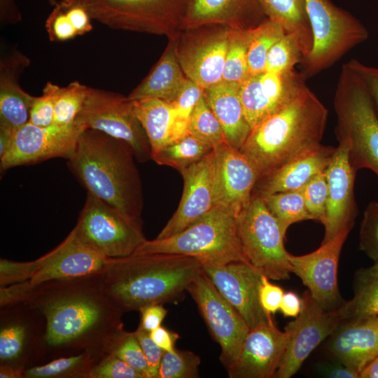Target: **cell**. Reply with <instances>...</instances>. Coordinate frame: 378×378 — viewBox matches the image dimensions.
Wrapping results in <instances>:
<instances>
[{
  "instance_id": "obj_1",
  "label": "cell",
  "mask_w": 378,
  "mask_h": 378,
  "mask_svg": "<svg viewBox=\"0 0 378 378\" xmlns=\"http://www.w3.org/2000/svg\"><path fill=\"white\" fill-rule=\"evenodd\" d=\"M327 119L326 107L305 83L251 130L240 150L261 178L321 145Z\"/></svg>"
},
{
  "instance_id": "obj_2",
  "label": "cell",
  "mask_w": 378,
  "mask_h": 378,
  "mask_svg": "<svg viewBox=\"0 0 378 378\" xmlns=\"http://www.w3.org/2000/svg\"><path fill=\"white\" fill-rule=\"evenodd\" d=\"M136 160L125 141L85 129L67 166L87 190L127 217L142 221L144 193Z\"/></svg>"
},
{
  "instance_id": "obj_3",
  "label": "cell",
  "mask_w": 378,
  "mask_h": 378,
  "mask_svg": "<svg viewBox=\"0 0 378 378\" xmlns=\"http://www.w3.org/2000/svg\"><path fill=\"white\" fill-rule=\"evenodd\" d=\"M108 291L125 310L177 300L202 270L190 256L150 253L111 259Z\"/></svg>"
},
{
  "instance_id": "obj_4",
  "label": "cell",
  "mask_w": 378,
  "mask_h": 378,
  "mask_svg": "<svg viewBox=\"0 0 378 378\" xmlns=\"http://www.w3.org/2000/svg\"><path fill=\"white\" fill-rule=\"evenodd\" d=\"M333 105L335 135L347 144L352 168L356 172L368 169L378 176V115L364 81L347 62L338 78Z\"/></svg>"
},
{
  "instance_id": "obj_5",
  "label": "cell",
  "mask_w": 378,
  "mask_h": 378,
  "mask_svg": "<svg viewBox=\"0 0 378 378\" xmlns=\"http://www.w3.org/2000/svg\"><path fill=\"white\" fill-rule=\"evenodd\" d=\"M237 216L230 209L215 206L176 234L146 239L132 255H183L200 260L202 265L217 266L233 262L248 264L237 235Z\"/></svg>"
},
{
  "instance_id": "obj_6",
  "label": "cell",
  "mask_w": 378,
  "mask_h": 378,
  "mask_svg": "<svg viewBox=\"0 0 378 378\" xmlns=\"http://www.w3.org/2000/svg\"><path fill=\"white\" fill-rule=\"evenodd\" d=\"M310 22L313 46L302 62V74L316 75L368 38L366 27L330 0H303Z\"/></svg>"
},
{
  "instance_id": "obj_7",
  "label": "cell",
  "mask_w": 378,
  "mask_h": 378,
  "mask_svg": "<svg viewBox=\"0 0 378 378\" xmlns=\"http://www.w3.org/2000/svg\"><path fill=\"white\" fill-rule=\"evenodd\" d=\"M240 246L248 265L272 280L290 278V253L281 227L262 197L253 192L248 204L237 216Z\"/></svg>"
},
{
  "instance_id": "obj_8",
  "label": "cell",
  "mask_w": 378,
  "mask_h": 378,
  "mask_svg": "<svg viewBox=\"0 0 378 378\" xmlns=\"http://www.w3.org/2000/svg\"><path fill=\"white\" fill-rule=\"evenodd\" d=\"M74 123L85 130H96L125 141L139 162L152 160L148 139L128 97L88 87Z\"/></svg>"
},
{
  "instance_id": "obj_9",
  "label": "cell",
  "mask_w": 378,
  "mask_h": 378,
  "mask_svg": "<svg viewBox=\"0 0 378 378\" xmlns=\"http://www.w3.org/2000/svg\"><path fill=\"white\" fill-rule=\"evenodd\" d=\"M74 229L92 247L112 258L132 255L146 240L142 221L127 217L90 192Z\"/></svg>"
},
{
  "instance_id": "obj_10",
  "label": "cell",
  "mask_w": 378,
  "mask_h": 378,
  "mask_svg": "<svg viewBox=\"0 0 378 378\" xmlns=\"http://www.w3.org/2000/svg\"><path fill=\"white\" fill-rule=\"evenodd\" d=\"M186 291L197 304L211 337L220 345V360L227 370L237 359L249 326L202 270Z\"/></svg>"
},
{
  "instance_id": "obj_11",
  "label": "cell",
  "mask_w": 378,
  "mask_h": 378,
  "mask_svg": "<svg viewBox=\"0 0 378 378\" xmlns=\"http://www.w3.org/2000/svg\"><path fill=\"white\" fill-rule=\"evenodd\" d=\"M92 20L113 29L156 30L171 18L185 17L189 0H65Z\"/></svg>"
},
{
  "instance_id": "obj_12",
  "label": "cell",
  "mask_w": 378,
  "mask_h": 378,
  "mask_svg": "<svg viewBox=\"0 0 378 378\" xmlns=\"http://www.w3.org/2000/svg\"><path fill=\"white\" fill-rule=\"evenodd\" d=\"M302 300L300 314L284 328L288 334V342L274 377L290 378L294 375L309 354L342 323L335 310L323 309L309 290Z\"/></svg>"
},
{
  "instance_id": "obj_13",
  "label": "cell",
  "mask_w": 378,
  "mask_h": 378,
  "mask_svg": "<svg viewBox=\"0 0 378 378\" xmlns=\"http://www.w3.org/2000/svg\"><path fill=\"white\" fill-rule=\"evenodd\" d=\"M83 130L75 123L41 127L29 122L15 131L9 148L0 158L1 172L54 158L68 160Z\"/></svg>"
},
{
  "instance_id": "obj_14",
  "label": "cell",
  "mask_w": 378,
  "mask_h": 378,
  "mask_svg": "<svg viewBox=\"0 0 378 378\" xmlns=\"http://www.w3.org/2000/svg\"><path fill=\"white\" fill-rule=\"evenodd\" d=\"M351 230H342L309 253L289 255L291 273L301 279L313 298L328 311L336 310L344 303L338 288L337 268L343 244Z\"/></svg>"
},
{
  "instance_id": "obj_15",
  "label": "cell",
  "mask_w": 378,
  "mask_h": 378,
  "mask_svg": "<svg viewBox=\"0 0 378 378\" xmlns=\"http://www.w3.org/2000/svg\"><path fill=\"white\" fill-rule=\"evenodd\" d=\"M214 205L237 214L250 202L260 176L251 161L227 141L214 148Z\"/></svg>"
},
{
  "instance_id": "obj_16",
  "label": "cell",
  "mask_w": 378,
  "mask_h": 378,
  "mask_svg": "<svg viewBox=\"0 0 378 378\" xmlns=\"http://www.w3.org/2000/svg\"><path fill=\"white\" fill-rule=\"evenodd\" d=\"M219 293L240 314L250 328L272 320L259 300L262 274L244 262L222 265H202Z\"/></svg>"
},
{
  "instance_id": "obj_17",
  "label": "cell",
  "mask_w": 378,
  "mask_h": 378,
  "mask_svg": "<svg viewBox=\"0 0 378 378\" xmlns=\"http://www.w3.org/2000/svg\"><path fill=\"white\" fill-rule=\"evenodd\" d=\"M287 332L272 320L250 328L234 363L227 369L230 378H272L280 365L288 342Z\"/></svg>"
},
{
  "instance_id": "obj_18",
  "label": "cell",
  "mask_w": 378,
  "mask_h": 378,
  "mask_svg": "<svg viewBox=\"0 0 378 378\" xmlns=\"http://www.w3.org/2000/svg\"><path fill=\"white\" fill-rule=\"evenodd\" d=\"M338 142L325 170L328 199L322 243L330 241L344 229L351 230L358 214L354 197L356 172L350 164L347 144L344 141Z\"/></svg>"
},
{
  "instance_id": "obj_19",
  "label": "cell",
  "mask_w": 378,
  "mask_h": 378,
  "mask_svg": "<svg viewBox=\"0 0 378 378\" xmlns=\"http://www.w3.org/2000/svg\"><path fill=\"white\" fill-rule=\"evenodd\" d=\"M111 259L85 241L74 228L58 246L34 260L35 270L29 283L37 286L91 274L107 267Z\"/></svg>"
},
{
  "instance_id": "obj_20",
  "label": "cell",
  "mask_w": 378,
  "mask_h": 378,
  "mask_svg": "<svg viewBox=\"0 0 378 378\" xmlns=\"http://www.w3.org/2000/svg\"><path fill=\"white\" fill-rule=\"evenodd\" d=\"M214 150L182 170L183 189L178 206L157 236L176 234L208 213L214 206Z\"/></svg>"
},
{
  "instance_id": "obj_21",
  "label": "cell",
  "mask_w": 378,
  "mask_h": 378,
  "mask_svg": "<svg viewBox=\"0 0 378 378\" xmlns=\"http://www.w3.org/2000/svg\"><path fill=\"white\" fill-rule=\"evenodd\" d=\"M335 148L330 146L319 145L270 174L260 178L253 192L264 195L301 190L316 175L326 170Z\"/></svg>"
},
{
  "instance_id": "obj_22",
  "label": "cell",
  "mask_w": 378,
  "mask_h": 378,
  "mask_svg": "<svg viewBox=\"0 0 378 378\" xmlns=\"http://www.w3.org/2000/svg\"><path fill=\"white\" fill-rule=\"evenodd\" d=\"M332 335V354L358 373L378 356L377 318L344 322Z\"/></svg>"
},
{
  "instance_id": "obj_23",
  "label": "cell",
  "mask_w": 378,
  "mask_h": 378,
  "mask_svg": "<svg viewBox=\"0 0 378 378\" xmlns=\"http://www.w3.org/2000/svg\"><path fill=\"white\" fill-rule=\"evenodd\" d=\"M45 313L46 342L57 346L78 337L92 327L99 318L100 309L89 299L74 298L51 304Z\"/></svg>"
},
{
  "instance_id": "obj_24",
  "label": "cell",
  "mask_w": 378,
  "mask_h": 378,
  "mask_svg": "<svg viewBox=\"0 0 378 378\" xmlns=\"http://www.w3.org/2000/svg\"><path fill=\"white\" fill-rule=\"evenodd\" d=\"M27 61L19 52L1 59L0 129L15 132L29 121L35 97L26 92L18 82L21 71L28 65Z\"/></svg>"
},
{
  "instance_id": "obj_25",
  "label": "cell",
  "mask_w": 378,
  "mask_h": 378,
  "mask_svg": "<svg viewBox=\"0 0 378 378\" xmlns=\"http://www.w3.org/2000/svg\"><path fill=\"white\" fill-rule=\"evenodd\" d=\"M230 33H223L184 50L178 57L186 77L204 89L223 79Z\"/></svg>"
},
{
  "instance_id": "obj_26",
  "label": "cell",
  "mask_w": 378,
  "mask_h": 378,
  "mask_svg": "<svg viewBox=\"0 0 378 378\" xmlns=\"http://www.w3.org/2000/svg\"><path fill=\"white\" fill-rule=\"evenodd\" d=\"M239 90V84L221 81L204 89V97L220 123L226 141L240 149L251 127L244 116Z\"/></svg>"
},
{
  "instance_id": "obj_27",
  "label": "cell",
  "mask_w": 378,
  "mask_h": 378,
  "mask_svg": "<svg viewBox=\"0 0 378 378\" xmlns=\"http://www.w3.org/2000/svg\"><path fill=\"white\" fill-rule=\"evenodd\" d=\"M266 15L258 0H189L185 20L191 24L229 22L246 24Z\"/></svg>"
},
{
  "instance_id": "obj_28",
  "label": "cell",
  "mask_w": 378,
  "mask_h": 378,
  "mask_svg": "<svg viewBox=\"0 0 378 378\" xmlns=\"http://www.w3.org/2000/svg\"><path fill=\"white\" fill-rule=\"evenodd\" d=\"M185 76L177 55L170 48L128 98L130 100L158 98L173 102L188 78Z\"/></svg>"
},
{
  "instance_id": "obj_29",
  "label": "cell",
  "mask_w": 378,
  "mask_h": 378,
  "mask_svg": "<svg viewBox=\"0 0 378 378\" xmlns=\"http://www.w3.org/2000/svg\"><path fill=\"white\" fill-rule=\"evenodd\" d=\"M134 111L148 139L152 155L178 139L176 113L171 102L158 98L132 100Z\"/></svg>"
},
{
  "instance_id": "obj_30",
  "label": "cell",
  "mask_w": 378,
  "mask_h": 378,
  "mask_svg": "<svg viewBox=\"0 0 378 378\" xmlns=\"http://www.w3.org/2000/svg\"><path fill=\"white\" fill-rule=\"evenodd\" d=\"M258 1L267 18L279 23L295 40L303 59L306 57L313 46V35L303 0Z\"/></svg>"
},
{
  "instance_id": "obj_31",
  "label": "cell",
  "mask_w": 378,
  "mask_h": 378,
  "mask_svg": "<svg viewBox=\"0 0 378 378\" xmlns=\"http://www.w3.org/2000/svg\"><path fill=\"white\" fill-rule=\"evenodd\" d=\"M354 291L352 299L335 310L342 322L378 317V262L356 272Z\"/></svg>"
},
{
  "instance_id": "obj_32",
  "label": "cell",
  "mask_w": 378,
  "mask_h": 378,
  "mask_svg": "<svg viewBox=\"0 0 378 378\" xmlns=\"http://www.w3.org/2000/svg\"><path fill=\"white\" fill-rule=\"evenodd\" d=\"M213 149V147L188 133L153 153L152 160L160 165L169 166L181 172Z\"/></svg>"
},
{
  "instance_id": "obj_33",
  "label": "cell",
  "mask_w": 378,
  "mask_h": 378,
  "mask_svg": "<svg viewBox=\"0 0 378 378\" xmlns=\"http://www.w3.org/2000/svg\"><path fill=\"white\" fill-rule=\"evenodd\" d=\"M260 196L268 210L277 220L284 235L292 224L312 220L307 209L301 190L280 192Z\"/></svg>"
},
{
  "instance_id": "obj_34",
  "label": "cell",
  "mask_w": 378,
  "mask_h": 378,
  "mask_svg": "<svg viewBox=\"0 0 378 378\" xmlns=\"http://www.w3.org/2000/svg\"><path fill=\"white\" fill-rule=\"evenodd\" d=\"M285 34L284 28L279 23L268 18L252 29L247 53L249 76L258 75L265 71L270 48Z\"/></svg>"
},
{
  "instance_id": "obj_35",
  "label": "cell",
  "mask_w": 378,
  "mask_h": 378,
  "mask_svg": "<svg viewBox=\"0 0 378 378\" xmlns=\"http://www.w3.org/2000/svg\"><path fill=\"white\" fill-rule=\"evenodd\" d=\"M252 29L230 33L222 81L240 85L249 76L247 53Z\"/></svg>"
},
{
  "instance_id": "obj_36",
  "label": "cell",
  "mask_w": 378,
  "mask_h": 378,
  "mask_svg": "<svg viewBox=\"0 0 378 378\" xmlns=\"http://www.w3.org/2000/svg\"><path fill=\"white\" fill-rule=\"evenodd\" d=\"M54 100V124L69 126L74 124L88 91V86L75 80L65 87L51 83Z\"/></svg>"
},
{
  "instance_id": "obj_37",
  "label": "cell",
  "mask_w": 378,
  "mask_h": 378,
  "mask_svg": "<svg viewBox=\"0 0 378 378\" xmlns=\"http://www.w3.org/2000/svg\"><path fill=\"white\" fill-rule=\"evenodd\" d=\"M239 94L251 130L275 112L261 90L260 74L249 76L242 82L239 85Z\"/></svg>"
},
{
  "instance_id": "obj_38",
  "label": "cell",
  "mask_w": 378,
  "mask_h": 378,
  "mask_svg": "<svg viewBox=\"0 0 378 378\" xmlns=\"http://www.w3.org/2000/svg\"><path fill=\"white\" fill-rule=\"evenodd\" d=\"M188 133L213 148L226 141L222 126L205 101L204 94L190 115Z\"/></svg>"
},
{
  "instance_id": "obj_39",
  "label": "cell",
  "mask_w": 378,
  "mask_h": 378,
  "mask_svg": "<svg viewBox=\"0 0 378 378\" xmlns=\"http://www.w3.org/2000/svg\"><path fill=\"white\" fill-rule=\"evenodd\" d=\"M200 362V356L190 351L175 349L172 352L165 351L158 378H197Z\"/></svg>"
},
{
  "instance_id": "obj_40",
  "label": "cell",
  "mask_w": 378,
  "mask_h": 378,
  "mask_svg": "<svg viewBox=\"0 0 378 378\" xmlns=\"http://www.w3.org/2000/svg\"><path fill=\"white\" fill-rule=\"evenodd\" d=\"M302 52L295 40L285 34L270 48L265 63V71L284 74L300 64Z\"/></svg>"
},
{
  "instance_id": "obj_41",
  "label": "cell",
  "mask_w": 378,
  "mask_h": 378,
  "mask_svg": "<svg viewBox=\"0 0 378 378\" xmlns=\"http://www.w3.org/2000/svg\"><path fill=\"white\" fill-rule=\"evenodd\" d=\"M204 89L187 78L176 99L171 102L176 113V134L180 138L188 133L190 115L204 94Z\"/></svg>"
},
{
  "instance_id": "obj_42",
  "label": "cell",
  "mask_w": 378,
  "mask_h": 378,
  "mask_svg": "<svg viewBox=\"0 0 378 378\" xmlns=\"http://www.w3.org/2000/svg\"><path fill=\"white\" fill-rule=\"evenodd\" d=\"M111 354L127 363L144 378H149L147 362L134 332L120 333Z\"/></svg>"
},
{
  "instance_id": "obj_43",
  "label": "cell",
  "mask_w": 378,
  "mask_h": 378,
  "mask_svg": "<svg viewBox=\"0 0 378 378\" xmlns=\"http://www.w3.org/2000/svg\"><path fill=\"white\" fill-rule=\"evenodd\" d=\"M307 209L312 220L323 223L328 199V184L325 171L316 175L301 190Z\"/></svg>"
},
{
  "instance_id": "obj_44",
  "label": "cell",
  "mask_w": 378,
  "mask_h": 378,
  "mask_svg": "<svg viewBox=\"0 0 378 378\" xmlns=\"http://www.w3.org/2000/svg\"><path fill=\"white\" fill-rule=\"evenodd\" d=\"M359 248L374 262H378V202L366 206L360 223Z\"/></svg>"
},
{
  "instance_id": "obj_45",
  "label": "cell",
  "mask_w": 378,
  "mask_h": 378,
  "mask_svg": "<svg viewBox=\"0 0 378 378\" xmlns=\"http://www.w3.org/2000/svg\"><path fill=\"white\" fill-rule=\"evenodd\" d=\"M51 82H47L41 96L35 97L32 103L29 122L41 127L54 124V100Z\"/></svg>"
},
{
  "instance_id": "obj_46",
  "label": "cell",
  "mask_w": 378,
  "mask_h": 378,
  "mask_svg": "<svg viewBox=\"0 0 378 378\" xmlns=\"http://www.w3.org/2000/svg\"><path fill=\"white\" fill-rule=\"evenodd\" d=\"M46 29L52 41H64L78 36L59 1L46 20Z\"/></svg>"
},
{
  "instance_id": "obj_47",
  "label": "cell",
  "mask_w": 378,
  "mask_h": 378,
  "mask_svg": "<svg viewBox=\"0 0 378 378\" xmlns=\"http://www.w3.org/2000/svg\"><path fill=\"white\" fill-rule=\"evenodd\" d=\"M94 378H144L127 363L113 354L90 372Z\"/></svg>"
},
{
  "instance_id": "obj_48",
  "label": "cell",
  "mask_w": 378,
  "mask_h": 378,
  "mask_svg": "<svg viewBox=\"0 0 378 378\" xmlns=\"http://www.w3.org/2000/svg\"><path fill=\"white\" fill-rule=\"evenodd\" d=\"M25 337L23 326L17 325L5 328L0 332V358L12 360L20 354Z\"/></svg>"
},
{
  "instance_id": "obj_49",
  "label": "cell",
  "mask_w": 378,
  "mask_h": 378,
  "mask_svg": "<svg viewBox=\"0 0 378 378\" xmlns=\"http://www.w3.org/2000/svg\"><path fill=\"white\" fill-rule=\"evenodd\" d=\"M144 354L149 378H158L160 363L164 351L160 348L151 338L150 332L140 326L134 332Z\"/></svg>"
},
{
  "instance_id": "obj_50",
  "label": "cell",
  "mask_w": 378,
  "mask_h": 378,
  "mask_svg": "<svg viewBox=\"0 0 378 378\" xmlns=\"http://www.w3.org/2000/svg\"><path fill=\"white\" fill-rule=\"evenodd\" d=\"M34 270L35 261L19 262L1 259V285L30 280Z\"/></svg>"
},
{
  "instance_id": "obj_51",
  "label": "cell",
  "mask_w": 378,
  "mask_h": 378,
  "mask_svg": "<svg viewBox=\"0 0 378 378\" xmlns=\"http://www.w3.org/2000/svg\"><path fill=\"white\" fill-rule=\"evenodd\" d=\"M83 360V356H74L61 358L44 365L31 368L25 372L29 377H51L63 374L78 365Z\"/></svg>"
},
{
  "instance_id": "obj_52",
  "label": "cell",
  "mask_w": 378,
  "mask_h": 378,
  "mask_svg": "<svg viewBox=\"0 0 378 378\" xmlns=\"http://www.w3.org/2000/svg\"><path fill=\"white\" fill-rule=\"evenodd\" d=\"M283 289L270 281V279L262 274L259 288V300L265 312L271 316L279 310L284 296Z\"/></svg>"
},
{
  "instance_id": "obj_53",
  "label": "cell",
  "mask_w": 378,
  "mask_h": 378,
  "mask_svg": "<svg viewBox=\"0 0 378 378\" xmlns=\"http://www.w3.org/2000/svg\"><path fill=\"white\" fill-rule=\"evenodd\" d=\"M347 64L364 81L378 115V68L367 66L355 59H351Z\"/></svg>"
},
{
  "instance_id": "obj_54",
  "label": "cell",
  "mask_w": 378,
  "mask_h": 378,
  "mask_svg": "<svg viewBox=\"0 0 378 378\" xmlns=\"http://www.w3.org/2000/svg\"><path fill=\"white\" fill-rule=\"evenodd\" d=\"M66 13L75 28L78 36L83 35L92 29L91 20L88 13L80 6L65 0H59Z\"/></svg>"
},
{
  "instance_id": "obj_55",
  "label": "cell",
  "mask_w": 378,
  "mask_h": 378,
  "mask_svg": "<svg viewBox=\"0 0 378 378\" xmlns=\"http://www.w3.org/2000/svg\"><path fill=\"white\" fill-rule=\"evenodd\" d=\"M141 322L139 326L148 332L158 328L162 324L167 311L162 304H154L139 309Z\"/></svg>"
},
{
  "instance_id": "obj_56",
  "label": "cell",
  "mask_w": 378,
  "mask_h": 378,
  "mask_svg": "<svg viewBox=\"0 0 378 378\" xmlns=\"http://www.w3.org/2000/svg\"><path fill=\"white\" fill-rule=\"evenodd\" d=\"M318 370L323 376L330 378H359V373L341 362L320 364Z\"/></svg>"
},
{
  "instance_id": "obj_57",
  "label": "cell",
  "mask_w": 378,
  "mask_h": 378,
  "mask_svg": "<svg viewBox=\"0 0 378 378\" xmlns=\"http://www.w3.org/2000/svg\"><path fill=\"white\" fill-rule=\"evenodd\" d=\"M153 340L164 351L172 352L175 350V344L179 335L161 326L150 332Z\"/></svg>"
},
{
  "instance_id": "obj_58",
  "label": "cell",
  "mask_w": 378,
  "mask_h": 378,
  "mask_svg": "<svg viewBox=\"0 0 378 378\" xmlns=\"http://www.w3.org/2000/svg\"><path fill=\"white\" fill-rule=\"evenodd\" d=\"M302 300L294 292L284 293L279 310L284 316L297 317L302 309Z\"/></svg>"
},
{
  "instance_id": "obj_59",
  "label": "cell",
  "mask_w": 378,
  "mask_h": 378,
  "mask_svg": "<svg viewBox=\"0 0 378 378\" xmlns=\"http://www.w3.org/2000/svg\"><path fill=\"white\" fill-rule=\"evenodd\" d=\"M0 19L7 24H15L22 20L15 0H0Z\"/></svg>"
},
{
  "instance_id": "obj_60",
  "label": "cell",
  "mask_w": 378,
  "mask_h": 378,
  "mask_svg": "<svg viewBox=\"0 0 378 378\" xmlns=\"http://www.w3.org/2000/svg\"><path fill=\"white\" fill-rule=\"evenodd\" d=\"M359 378H378V356L360 371Z\"/></svg>"
},
{
  "instance_id": "obj_61",
  "label": "cell",
  "mask_w": 378,
  "mask_h": 378,
  "mask_svg": "<svg viewBox=\"0 0 378 378\" xmlns=\"http://www.w3.org/2000/svg\"><path fill=\"white\" fill-rule=\"evenodd\" d=\"M19 377H20V372L19 370H15L10 367H1V378H15Z\"/></svg>"
},
{
  "instance_id": "obj_62",
  "label": "cell",
  "mask_w": 378,
  "mask_h": 378,
  "mask_svg": "<svg viewBox=\"0 0 378 378\" xmlns=\"http://www.w3.org/2000/svg\"><path fill=\"white\" fill-rule=\"evenodd\" d=\"M50 5L55 6L59 0H46Z\"/></svg>"
},
{
  "instance_id": "obj_63",
  "label": "cell",
  "mask_w": 378,
  "mask_h": 378,
  "mask_svg": "<svg viewBox=\"0 0 378 378\" xmlns=\"http://www.w3.org/2000/svg\"><path fill=\"white\" fill-rule=\"evenodd\" d=\"M378 318V317H377Z\"/></svg>"
}]
</instances>
